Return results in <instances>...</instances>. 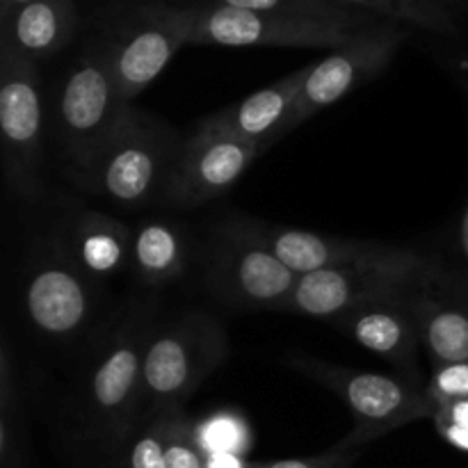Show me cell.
Wrapping results in <instances>:
<instances>
[{"label": "cell", "mask_w": 468, "mask_h": 468, "mask_svg": "<svg viewBox=\"0 0 468 468\" xmlns=\"http://www.w3.org/2000/svg\"><path fill=\"white\" fill-rule=\"evenodd\" d=\"M183 142L167 123L128 105L103 149L73 181L126 208L163 197Z\"/></svg>", "instance_id": "cell-1"}, {"label": "cell", "mask_w": 468, "mask_h": 468, "mask_svg": "<svg viewBox=\"0 0 468 468\" xmlns=\"http://www.w3.org/2000/svg\"><path fill=\"white\" fill-rule=\"evenodd\" d=\"M155 16L172 23L186 44L204 46H292V48H338L359 32L341 23L309 21L279 16L268 12L204 5V7H172L154 5Z\"/></svg>", "instance_id": "cell-2"}, {"label": "cell", "mask_w": 468, "mask_h": 468, "mask_svg": "<svg viewBox=\"0 0 468 468\" xmlns=\"http://www.w3.org/2000/svg\"><path fill=\"white\" fill-rule=\"evenodd\" d=\"M227 356L224 329L210 315L186 318L151 332L144 355V402L154 414L183 410Z\"/></svg>", "instance_id": "cell-3"}, {"label": "cell", "mask_w": 468, "mask_h": 468, "mask_svg": "<svg viewBox=\"0 0 468 468\" xmlns=\"http://www.w3.org/2000/svg\"><path fill=\"white\" fill-rule=\"evenodd\" d=\"M288 366L304 378L323 384L346 402L355 416V430L347 434L355 446L366 448L370 441L402 425L434 419L437 414V407L432 405L425 388L411 387L405 379L352 370L314 356H292Z\"/></svg>", "instance_id": "cell-4"}, {"label": "cell", "mask_w": 468, "mask_h": 468, "mask_svg": "<svg viewBox=\"0 0 468 468\" xmlns=\"http://www.w3.org/2000/svg\"><path fill=\"white\" fill-rule=\"evenodd\" d=\"M128 105L119 96L105 50H90L69 69L55 99V122L73 178L99 155Z\"/></svg>", "instance_id": "cell-5"}, {"label": "cell", "mask_w": 468, "mask_h": 468, "mask_svg": "<svg viewBox=\"0 0 468 468\" xmlns=\"http://www.w3.org/2000/svg\"><path fill=\"white\" fill-rule=\"evenodd\" d=\"M0 137L3 167L16 195L39 199L44 165L41 78L32 59L0 44Z\"/></svg>", "instance_id": "cell-6"}, {"label": "cell", "mask_w": 468, "mask_h": 468, "mask_svg": "<svg viewBox=\"0 0 468 468\" xmlns=\"http://www.w3.org/2000/svg\"><path fill=\"white\" fill-rule=\"evenodd\" d=\"M441 270L428 265H352L302 274L283 311L338 320L361 306L405 300L432 283Z\"/></svg>", "instance_id": "cell-7"}, {"label": "cell", "mask_w": 468, "mask_h": 468, "mask_svg": "<svg viewBox=\"0 0 468 468\" xmlns=\"http://www.w3.org/2000/svg\"><path fill=\"white\" fill-rule=\"evenodd\" d=\"M27 323L41 336L71 338L96 311L94 279L76 263L67 240H46L32 254L23 288Z\"/></svg>", "instance_id": "cell-8"}, {"label": "cell", "mask_w": 468, "mask_h": 468, "mask_svg": "<svg viewBox=\"0 0 468 468\" xmlns=\"http://www.w3.org/2000/svg\"><path fill=\"white\" fill-rule=\"evenodd\" d=\"M206 282L213 295L231 309L283 311L300 274L282 263L268 247L224 224L208 254Z\"/></svg>", "instance_id": "cell-9"}, {"label": "cell", "mask_w": 468, "mask_h": 468, "mask_svg": "<svg viewBox=\"0 0 468 468\" xmlns=\"http://www.w3.org/2000/svg\"><path fill=\"white\" fill-rule=\"evenodd\" d=\"M154 327L142 320L123 324L87 378L85 407L94 428L110 441H122L144 402V355Z\"/></svg>", "instance_id": "cell-10"}, {"label": "cell", "mask_w": 468, "mask_h": 468, "mask_svg": "<svg viewBox=\"0 0 468 468\" xmlns=\"http://www.w3.org/2000/svg\"><path fill=\"white\" fill-rule=\"evenodd\" d=\"M405 39L407 32L396 23L370 26L356 32L347 44L334 48L318 64H311L309 78L295 103L291 131L302 126L320 110L332 108L364 82L373 80L388 67Z\"/></svg>", "instance_id": "cell-11"}, {"label": "cell", "mask_w": 468, "mask_h": 468, "mask_svg": "<svg viewBox=\"0 0 468 468\" xmlns=\"http://www.w3.org/2000/svg\"><path fill=\"white\" fill-rule=\"evenodd\" d=\"M240 236L251 238L268 247L292 272L309 274L320 270L352 268V265H428L432 261L411 250L382 245L373 240H352V238L320 236L297 229L268 227L250 219H233L227 224Z\"/></svg>", "instance_id": "cell-12"}, {"label": "cell", "mask_w": 468, "mask_h": 468, "mask_svg": "<svg viewBox=\"0 0 468 468\" xmlns=\"http://www.w3.org/2000/svg\"><path fill=\"white\" fill-rule=\"evenodd\" d=\"M263 149L250 142L197 128L165 183L163 199L178 208H197L231 190Z\"/></svg>", "instance_id": "cell-13"}, {"label": "cell", "mask_w": 468, "mask_h": 468, "mask_svg": "<svg viewBox=\"0 0 468 468\" xmlns=\"http://www.w3.org/2000/svg\"><path fill=\"white\" fill-rule=\"evenodd\" d=\"M309 67L292 71L274 85L263 87L256 94L247 96L242 103L213 112L199 123V131L218 133V135L236 137L250 144L270 149L282 135L291 131V119L300 91L309 78Z\"/></svg>", "instance_id": "cell-14"}, {"label": "cell", "mask_w": 468, "mask_h": 468, "mask_svg": "<svg viewBox=\"0 0 468 468\" xmlns=\"http://www.w3.org/2000/svg\"><path fill=\"white\" fill-rule=\"evenodd\" d=\"M361 347L387 359L405 382L420 388V332L410 309V297L361 306L334 320Z\"/></svg>", "instance_id": "cell-15"}, {"label": "cell", "mask_w": 468, "mask_h": 468, "mask_svg": "<svg viewBox=\"0 0 468 468\" xmlns=\"http://www.w3.org/2000/svg\"><path fill=\"white\" fill-rule=\"evenodd\" d=\"M181 46H186V39L172 23L155 16L149 7L142 9L140 26L123 32L122 39L105 50L123 103L140 96L165 71Z\"/></svg>", "instance_id": "cell-16"}, {"label": "cell", "mask_w": 468, "mask_h": 468, "mask_svg": "<svg viewBox=\"0 0 468 468\" xmlns=\"http://www.w3.org/2000/svg\"><path fill=\"white\" fill-rule=\"evenodd\" d=\"M410 309L432 368L468 361V311L452 297L439 295L437 279L410 297Z\"/></svg>", "instance_id": "cell-17"}, {"label": "cell", "mask_w": 468, "mask_h": 468, "mask_svg": "<svg viewBox=\"0 0 468 468\" xmlns=\"http://www.w3.org/2000/svg\"><path fill=\"white\" fill-rule=\"evenodd\" d=\"M76 27L73 0H32L0 23V44H7L23 58L39 62L59 53Z\"/></svg>", "instance_id": "cell-18"}, {"label": "cell", "mask_w": 468, "mask_h": 468, "mask_svg": "<svg viewBox=\"0 0 468 468\" xmlns=\"http://www.w3.org/2000/svg\"><path fill=\"white\" fill-rule=\"evenodd\" d=\"M76 263L94 282L110 279L131 265L133 229L110 215L82 213L67 240Z\"/></svg>", "instance_id": "cell-19"}, {"label": "cell", "mask_w": 468, "mask_h": 468, "mask_svg": "<svg viewBox=\"0 0 468 468\" xmlns=\"http://www.w3.org/2000/svg\"><path fill=\"white\" fill-rule=\"evenodd\" d=\"M187 240L176 224L167 219H146L133 231L131 268L149 286L174 282L187 268Z\"/></svg>", "instance_id": "cell-20"}, {"label": "cell", "mask_w": 468, "mask_h": 468, "mask_svg": "<svg viewBox=\"0 0 468 468\" xmlns=\"http://www.w3.org/2000/svg\"><path fill=\"white\" fill-rule=\"evenodd\" d=\"M0 468H27L23 402L7 341L0 346Z\"/></svg>", "instance_id": "cell-21"}, {"label": "cell", "mask_w": 468, "mask_h": 468, "mask_svg": "<svg viewBox=\"0 0 468 468\" xmlns=\"http://www.w3.org/2000/svg\"><path fill=\"white\" fill-rule=\"evenodd\" d=\"M215 5L279 14V16L309 18V21L341 23V26L359 27V30L373 26V18L368 12L352 9L338 0H215Z\"/></svg>", "instance_id": "cell-22"}, {"label": "cell", "mask_w": 468, "mask_h": 468, "mask_svg": "<svg viewBox=\"0 0 468 468\" xmlns=\"http://www.w3.org/2000/svg\"><path fill=\"white\" fill-rule=\"evenodd\" d=\"M359 12H375L388 21H402L439 35H457V21L437 0H338Z\"/></svg>", "instance_id": "cell-23"}, {"label": "cell", "mask_w": 468, "mask_h": 468, "mask_svg": "<svg viewBox=\"0 0 468 468\" xmlns=\"http://www.w3.org/2000/svg\"><path fill=\"white\" fill-rule=\"evenodd\" d=\"M197 446L204 455L229 452V455L245 457L254 446V432L247 419L238 411L222 410L206 416L199 423H192Z\"/></svg>", "instance_id": "cell-24"}, {"label": "cell", "mask_w": 468, "mask_h": 468, "mask_svg": "<svg viewBox=\"0 0 468 468\" xmlns=\"http://www.w3.org/2000/svg\"><path fill=\"white\" fill-rule=\"evenodd\" d=\"M167 414V437H165V462L167 468H206V455L197 446L192 423L186 420L183 410Z\"/></svg>", "instance_id": "cell-25"}, {"label": "cell", "mask_w": 468, "mask_h": 468, "mask_svg": "<svg viewBox=\"0 0 468 468\" xmlns=\"http://www.w3.org/2000/svg\"><path fill=\"white\" fill-rule=\"evenodd\" d=\"M425 393L437 410L452 402L468 400V361L432 368Z\"/></svg>", "instance_id": "cell-26"}, {"label": "cell", "mask_w": 468, "mask_h": 468, "mask_svg": "<svg viewBox=\"0 0 468 468\" xmlns=\"http://www.w3.org/2000/svg\"><path fill=\"white\" fill-rule=\"evenodd\" d=\"M165 437H167V414H155L144 432L131 448V468H167L165 462Z\"/></svg>", "instance_id": "cell-27"}, {"label": "cell", "mask_w": 468, "mask_h": 468, "mask_svg": "<svg viewBox=\"0 0 468 468\" xmlns=\"http://www.w3.org/2000/svg\"><path fill=\"white\" fill-rule=\"evenodd\" d=\"M364 448L355 446L350 439H343L329 452H323L311 460H279V462H265V464H256V468H350L359 460Z\"/></svg>", "instance_id": "cell-28"}, {"label": "cell", "mask_w": 468, "mask_h": 468, "mask_svg": "<svg viewBox=\"0 0 468 468\" xmlns=\"http://www.w3.org/2000/svg\"><path fill=\"white\" fill-rule=\"evenodd\" d=\"M432 420H434V428H437L439 437H441L443 441L451 443V446L457 448V451L468 452V428L452 423V420L441 419V416H434Z\"/></svg>", "instance_id": "cell-29"}, {"label": "cell", "mask_w": 468, "mask_h": 468, "mask_svg": "<svg viewBox=\"0 0 468 468\" xmlns=\"http://www.w3.org/2000/svg\"><path fill=\"white\" fill-rule=\"evenodd\" d=\"M437 286L443 288L452 300H457L460 304L466 306L468 311V274L466 277H457V279H448L446 274H439L437 277Z\"/></svg>", "instance_id": "cell-30"}, {"label": "cell", "mask_w": 468, "mask_h": 468, "mask_svg": "<svg viewBox=\"0 0 468 468\" xmlns=\"http://www.w3.org/2000/svg\"><path fill=\"white\" fill-rule=\"evenodd\" d=\"M206 468H256V464H250L240 455L215 452V455H206Z\"/></svg>", "instance_id": "cell-31"}, {"label": "cell", "mask_w": 468, "mask_h": 468, "mask_svg": "<svg viewBox=\"0 0 468 468\" xmlns=\"http://www.w3.org/2000/svg\"><path fill=\"white\" fill-rule=\"evenodd\" d=\"M434 416H441V419L452 420V423L468 428V400H460V402H452V405L439 407Z\"/></svg>", "instance_id": "cell-32"}, {"label": "cell", "mask_w": 468, "mask_h": 468, "mask_svg": "<svg viewBox=\"0 0 468 468\" xmlns=\"http://www.w3.org/2000/svg\"><path fill=\"white\" fill-rule=\"evenodd\" d=\"M457 247H460V254L468 261V201H466L464 213H462L460 231H457Z\"/></svg>", "instance_id": "cell-33"}, {"label": "cell", "mask_w": 468, "mask_h": 468, "mask_svg": "<svg viewBox=\"0 0 468 468\" xmlns=\"http://www.w3.org/2000/svg\"><path fill=\"white\" fill-rule=\"evenodd\" d=\"M32 0H0V23L7 21L9 16H12L16 9L26 7V5H30Z\"/></svg>", "instance_id": "cell-34"}, {"label": "cell", "mask_w": 468, "mask_h": 468, "mask_svg": "<svg viewBox=\"0 0 468 468\" xmlns=\"http://www.w3.org/2000/svg\"><path fill=\"white\" fill-rule=\"evenodd\" d=\"M437 3H441L443 7H466L468 5V0H437Z\"/></svg>", "instance_id": "cell-35"}]
</instances>
